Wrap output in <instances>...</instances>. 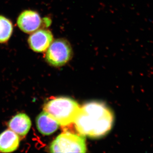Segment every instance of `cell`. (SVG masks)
I'll return each instance as SVG.
<instances>
[{"mask_svg":"<svg viewBox=\"0 0 153 153\" xmlns=\"http://www.w3.org/2000/svg\"><path fill=\"white\" fill-rule=\"evenodd\" d=\"M113 120L112 112L105 105L91 102L81 107L74 123L79 134L95 138L106 134L112 128Z\"/></svg>","mask_w":153,"mask_h":153,"instance_id":"6da1fadb","label":"cell"},{"mask_svg":"<svg viewBox=\"0 0 153 153\" xmlns=\"http://www.w3.org/2000/svg\"><path fill=\"white\" fill-rule=\"evenodd\" d=\"M13 30L12 22L5 17L0 16V43H5L9 41Z\"/></svg>","mask_w":153,"mask_h":153,"instance_id":"30bf717a","label":"cell"},{"mask_svg":"<svg viewBox=\"0 0 153 153\" xmlns=\"http://www.w3.org/2000/svg\"><path fill=\"white\" fill-rule=\"evenodd\" d=\"M20 139L18 134L10 129L6 130L0 134V152H13L19 148Z\"/></svg>","mask_w":153,"mask_h":153,"instance_id":"9c48e42d","label":"cell"},{"mask_svg":"<svg viewBox=\"0 0 153 153\" xmlns=\"http://www.w3.org/2000/svg\"><path fill=\"white\" fill-rule=\"evenodd\" d=\"M49 150L52 153H85L87 150L85 136L79 134L62 133L52 142Z\"/></svg>","mask_w":153,"mask_h":153,"instance_id":"3957f363","label":"cell"},{"mask_svg":"<svg viewBox=\"0 0 153 153\" xmlns=\"http://www.w3.org/2000/svg\"><path fill=\"white\" fill-rule=\"evenodd\" d=\"M72 55L70 43L66 39L60 38L52 41L47 49L46 59L52 66H61L69 61Z\"/></svg>","mask_w":153,"mask_h":153,"instance_id":"277c9868","label":"cell"},{"mask_svg":"<svg viewBox=\"0 0 153 153\" xmlns=\"http://www.w3.org/2000/svg\"><path fill=\"white\" fill-rule=\"evenodd\" d=\"M32 122L30 117L25 113L18 114L13 117L8 123L10 129L16 133L19 136H25L31 127Z\"/></svg>","mask_w":153,"mask_h":153,"instance_id":"ba28073f","label":"cell"},{"mask_svg":"<svg viewBox=\"0 0 153 153\" xmlns=\"http://www.w3.org/2000/svg\"><path fill=\"white\" fill-rule=\"evenodd\" d=\"M53 41L52 33L45 29H40L33 32L28 40L30 48L37 52L47 51Z\"/></svg>","mask_w":153,"mask_h":153,"instance_id":"5b68a950","label":"cell"},{"mask_svg":"<svg viewBox=\"0 0 153 153\" xmlns=\"http://www.w3.org/2000/svg\"><path fill=\"white\" fill-rule=\"evenodd\" d=\"M42 21L37 12L27 10L19 15L17 19V25L20 30L24 33L30 34L39 29Z\"/></svg>","mask_w":153,"mask_h":153,"instance_id":"8992f818","label":"cell"},{"mask_svg":"<svg viewBox=\"0 0 153 153\" xmlns=\"http://www.w3.org/2000/svg\"><path fill=\"white\" fill-rule=\"evenodd\" d=\"M80 109L76 101L64 97L50 100L45 103L44 108V111L52 116L62 126L74 123Z\"/></svg>","mask_w":153,"mask_h":153,"instance_id":"7a4b0ae2","label":"cell"},{"mask_svg":"<svg viewBox=\"0 0 153 153\" xmlns=\"http://www.w3.org/2000/svg\"><path fill=\"white\" fill-rule=\"evenodd\" d=\"M36 124L38 131L44 135H49L54 133L59 126L56 120L44 111L36 118Z\"/></svg>","mask_w":153,"mask_h":153,"instance_id":"52a82bcc","label":"cell"}]
</instances>
